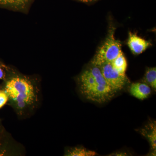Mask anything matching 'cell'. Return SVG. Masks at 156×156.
Wrapping results in <instances>:
<instances>
[{
  "label": "cell",
  "instance_id": "cell-9",
  "mask_svg": "<svg viewBox=\"0 0 156 156\" xmlns=\"http://www.w3.org/2000/svg\"><path fill=\"white\" fill-rule=\"evenodd\" d=\"M108 62V61H107ZM119 73L123 75H126L127 62L123 52L112 61L108 62Z\"/></svg>",
  "mask_w": 156,
  "mask_h": 156
},
{
  "label": "cell",
  "instance_id": "cell-13",
  "mask_svg": "<svg viewBox=\"0 0 156 156\" xmlns=\"http://www.w3.org/2000/svg\"><path fill=\"white\" fill-rule=\"evenodd\" d=\"M10 67L0 64V80H5L8 75Z\"/></svg>",
  "mask_w": 156,
  "mask_h": 156
},
{
  "label": "cell",
  "instance_id": "cell-1",
  "mask_svg": "<svg viewBox=\"0 0 156 156\" xmlns=\"http://www.w3.org/2000/svg\"><path fill=\"white\" fill-rule=\"evenodd\" d=\"M4 88L8 96V102L18 119L29 118L41 105V88L39 78L27 76L10 68L4 80Z\"/></svg>",
  "mask_w": 156,
  "mask_h": 156
},
{
  "label": "cell",
  "instance_id": "cell-11",
  "mask_svg": "<svg viewBox=\"0 0 156 156\" xmlns=\"http://www.w3.org/2000/svg\"><path fill=\"white\" fill-rule=\"evenodd\" d=\"M30 0H0V5L9 6L15 10L25 9Z\"/></svg>",
  "mask_w": 156,
  "mask_h": 156
},
{
  "label": "cell",
  "instance_id": "cell-4",
  "mask_svg": "<svg viewBox=\"0 0 156 156\" xmlns=\"http://www.w3.org/2000/svg\"><path fill=\"white\" fill-rule=\"evenodd\" d=\"M91 63L99 69L107 83L117 93L124 89L129 83V80L127 76L123 75L118 72L108 62Z\"/></svg>",
  "mask_w": 156,
  "mask_h": 156
},
{
  "label": "cell",
  "instance_id": "cell-10",
  "mask_svg": "<svg viewBox=\"0 0 156 156\" xmlns=\"http://www.w3.org/2000/svg\"><path fill=\"white\" fill-rule=\"evenodd\" d=\"M142 83L147 84L155 91L156 90V68L155 67L147 68L142 79Z\"/></svg>",
  "mask_w": 156,
  "mask_h": 156
},
{
  "label": "cell",
  "instance_id": "cell-8",
  "mask_svg": "<svg viewBox=\"0 0 156 156\" xmlns=\"http://www.w3.org/2000/svg\"><path fill=\"white\" fill-rule=\"evenodd\" d=\"M97 154L96 152L81 146L67 148L64 153V156H93Z\"/></svg>",
  "mask_w": 156,
  "mask_h": 156
},
{
  "label": "cell",
  "instance_id": "cell-2",
  "mask_svg": "<svg viewBox=\"0 0 156 156\" xmlns=\"http://www.w3.org/2000/svg\"><path fill=\"white\" fill-rule=\"evenodd\" d=\"M78 92L85 99L98 104L111 100L117 92L104 77L100 70L90 63L76 78Z\"/></svg>",
  "mask_w": 156,
  "mask_h": 156
},
{
  "label": "cell",
  "instance_id": "cell-12",
  "mask_svg": "<svg viewBox=\"0 0 156 156\" xmlns=\"http://www.w3.org/2000/svg\"><path fill=\"white\" fill-rule=\"evenodd\" d=\"M9 101V96L4 88L0 89V109Z\"/></svg>",
  "mask_w": 156,
  "mask_h": 156
},
{
  "label": "cell",
  "instance_id": "cell-5",
  "mask_svg": "<svg viewBox=\"0 0 156 156\" xmlns=\"http://www.w3.org/2000/svg\"><path fill=\"white\" fill-rule=\"evenodd\" d=\"M128 36L127 44L134 55L141 54L152 45L150 42L138 37L136 34L130 32Z\"/></svg>",
  "mask_w": 156,
  "mask_h": 156
},
{
  "label": "cell",
  "instance_id": "cell-6",
  "mask_svg": "<svg viewBox=\"0 0 156 156\" xmlns=\"http://www.w3.org/2000/svg\"><path fill=\"white\" fill-rule=\"evenodd\" d=\"M140 133L148 140L151 146L150 155L156 156V121H151L144 128L139 130Z\"/></svg>",
  "mask_w": 156,
  "mask_h": 156
},
{
  "label": "cell",
  "instance_id": "cell-3",
  "mask_svg": "<svg viewBox=\"0 0 156 156\" xmlns=\"http://www.w3.org/2000/svg\"><path fill=\"white\" fill-rule=\"evenodd\" d=\"M115 28L113 26L110 27L107 37L98 48L91 62L112 61L122 53L121 42L115 38Z\"/></svg>",
  "mask_w": 156,
  "mask_h": 156
},
{
  "label": "cell",
  "instance_id": "cell-7",
  "mask_svg": "<svg viewBox=\"0 0 156 156\" xmlns=\"http://www.w3.org/2000/svg\"><path fill=\"white\" fill-rule=\"evenodd\" d=\"M129 92L132 96L139 100L147 98L151 93V89L147 84L144 83H134L129 87Z\"/></svg>",
  "mask_w": 156,
  "mask_h": 156
},
{
  "label": "cell",
  "instance_id": "cell-15",
  "mask_svg": "<svg viewBox=\"0 0 156 156\" xmlns=\"http://www.w3.org/2000/svg\"><path fill=\"white\" fill-rule=\"evenodd\" d=\"M77 1H79V2H82L89 3L92 2H95V1H97V0H77Z\"/></svg>",
  "mask_w": 156,
  "mask_h": 156
},
{
  "label": "cell",
  "instance_id": "cell-14",
  "mask_svg": "<svg viewBox=\"0 0 156 156\" xmlns=\"http://www.w3.org/2000/svg\"><path fill=\"white\" fill-rule=\"evenodd\" d=\"M110 155L113 156H126L128 155L125 152H118L112 154Z\"/></svg>",
  "mask_w": 156,
  "mask_h": 156
}]
</instances>
